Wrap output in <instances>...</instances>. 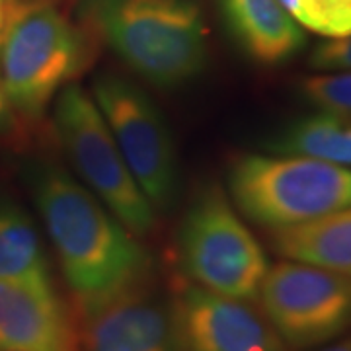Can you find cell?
Masks as SVG:
<instances>
[{"mask_svg": "<svg viewBox=\"0 0 351 351\" xmlns=\"http://www.w3.org/2000/svg\"><path fill=\"white\" fill-rule=\"evenodd\" d=\"M36 201L78 316L149 279L147 250L73 176L57 166L45 168L36 184Z\"/></svg>", "mask_w": 351, "mask_h": 351, "instance_id": "obj_1", "label": "cell"}, {"mask_svg": "<svg viewBox=\"0 0 351 351\" xmlns=\"http://www.w3.org/2000/svg\"><path fill=\"white\" fill-rule=\"evenodd\" d=\"M82 34L57 0L8 4L0 36V82L8 110L27 123L43 117L57 90L86 64Z\"/></svg>", "mask_w": 351, "mask_h": 351, "instance_id": "obj_2", "label": "cell"}, {"mask_svg": "<svg viewBox=\"0 0 351 351\" xmlns=\"http://www.w3.org/2000/svg\"><path fill=\"white\" fill-rule=\"evenodd\" d=\"M100 25L113 51L156 86L184 84L205 64V25L191 0H106Z\"/></svg>", "mask_w": 351, "mask_h": 351, "instance_id": "obj_3", "label": "cell"}, {"mask_svg": "<svg viewBox=\"0 0 351 351\" xmlns=\"http://www.w3.org/2000/svg\"><path fill=\"white\" fill-rule=\"evenodd\" d=\"M228 186L240 211L269 230L351 207V168L308 156L244 154Z\"/></svg>", "mask_w": 351, "mask_h": 351, "instance_id": "obj_4", "label": "cell"}, {"mask_svg": "<svg viewBox=\"0 0 351 351\" xmlns=\"http://www.w3.org/2000/svg\"><path fill=\"white\" fill-rule=\"evenodd\" d=\"M178 256L193 285L254 301L269 265L260 242L217 186L197 193L178 237Z\"/></svg>", "mask_w": 351, "mask_h": 351, "instance_id": "obj_5", "label": "cell"}, {"mask_svg": "<svg viewBox=\"0 0 351 351\" xmlns=\"http://www.w3.org/2000/svg\"><path fill=\"white\" fill-rule=\"evenodd\" d=\"M55 127L92 193L138 237L154 226V209L138 188L98 106L76 84L64 86L55 104Z\"/></svg>", "mask_w": 351, "mask_h": 351, "instance_id": "obj_6", "label": "cell"}, {"mask_svg": "<svg viewBox=\"0 0 351 351\" xmlns=\"http://www.w3.org/2000/svg\"><path fill=\"white\" fill-rule=\"evenodd\" d=\"M258 301L291 351L313 350L351 330V277L316 265L289 260L269 267Z\"/></svg>", "mask_w": 351, "mask_h": 351, "instance_id": "obj_7", "label": "cell"}, {"mask_svg": "<svg viewBox=\"0 0 351 351\" xmlns=\"http://www.w3.org/2000/svg\"><path fill=\"white\" fill-rule=\"evenodd\" d=\"M94 96L138 188L152 207L166 211L178 189V160L160 112L141 88L119 76L96 78Z\"/></svg>", "mask_w": 351, "mask_h": 351, "instance_id": "obj_8", "label": "cell"}, {"mask_svg": "<svg viewBox=\"0 0 351 351\" xmlns=\"http://www.w3.org/2000/svg\"><path fill=\"white\" fill-rule=\"evenodd\" d=\"M170 302L180 351H291L248 301L182 281Z\"/></svg>", "mask_w": 351, "mask_h": 351, "instance_id": "obj_9", "label": "cell"}, {"mask_svg": "<svg viewBox=\"0 0 351 351\" xmlns=\"http://www.w3.org/2000/svg\"><path fill=\"white\" fill-rule=\"evenodd\" d=\"M80 320L78 351H180L172 302L141 281Z\"/></svg>", "mask_w": 351, "mask_h": 351, "instance_id": "obj_10", "label": "cell"}, {"mask_svg": "<svg viewBox=\"0 0 351 351\" xmlns=\"http://www.w3.org/2000/svg\"><path fill=\"white\" fill-rule=\"evenodd\" d=\"M78 314L53 285L0 281V351H78Z\"/></svg>", "mask_w": 351, "mask_h": 351, "instance_id": "obj_11", "label": "cell"}, {"mask_svg": "<svg viewBox=\"0 0 351 351\" xmlns=\"http://www.w3.org/2000/svg\"><path fill=\"white\" fill-rule=\"evenodd\" d=\"M223 10L242 49L258 63H285L304 45L301 25L279 0H223Z\"/></svg>", "mask_w": 351, "mask_h": 351, "instance_id": "obj_12", "label": "cell"}, {"mask_svg": "<svg viewBox=\"0 0 351 351\" xmlns=\"http://www.w3.org/2000/svg\"><path fill=\"white\" fill-rule=\"evenodd\" d=\"M277 256L351 277V207L267 232Z\"/></svg>", "mask_w": 351, "mask_h": 351, "instance_id": "obj_13", "label": "cell"}, {"mask_svg": "<svg viewBox=\"0 0 351 351\" xmlns=\"http://www.w3.org/2000/svg\"><path fill=\"white\" fill-rule=\"evenodd\" d=\"M274 152L308 156L351 168V113L306 115L267 145Z\"/></svg>", "mask_w": 351, "mask_h": 351, "instance_id": "obj_14", "label": "cell"}, {"mask_svg": "<svg viewBox=\"0 0 351 351\" xmlns=\"http://www.w3.org/2000/svg\"><path fill=\"white\" fill-rule=\"evenodd\" d=\"M0 281L49 287V262L29 217L8 203H0Z\"/></svg>", "mask_w": 351, "mask_h": 351, "instance_id": "obj_15", "label": "cell"}, {"mask_svg": "<svg viewBox=\"0 0 351 351\" xmlns=\"http://www.w3.org/2000/svg\"><path fill=\"white\" fill-rule=\"evenodd\" d=\"M297 24L320 36L351 34V0H279Z\"/></svg>", "mask_w": 351, "mask_h": 351, "instance_id": "obj_16", "label": "cell"}, {"mask_svg": "<svg viewBox=\"0 0 351 351\" xmlns=\"http://www.w3.org/2000/svg\"><path fill=\"white\" fill-rule=\"evenodd\" d=\"M301 90L320 112L351 113V71L304 78Z\"/></svg>", "mask_w": 351, "mask_h": 351, "instance_id": "obj_17", "label": "cell"}, {"mask_svg": "<svg viewBox=\"0 0 351 351\" xmlns=\"http://www.w3.org/2000/svg\"><path fill=\"white\" fill-rule=\"evenodd\" d=\"M308 64L316 71L330 73L351 71V34L338 36L316 45L308 57Z\"/></svg>", "mask_w": 351, "mask_h": 351, "instance_id": "obj_18", "label": "cell"}, {"mask_svg": "<svg viewBox=\"0 0 351 351\" xmlns=\"http://www.w3.org/2000/svg\"><path fill=\"white\" fill-rule=\"evenodd\" d=\"M322 351H351V336H348V338L339 339V341H336L334 346H330V348H324Z\"/></svg>", "mask_w": 351, "mask_h": 351, "instance_id": "obj_19", "label": "cell"}, {"mask_svg": "<svg viewBox=\"0 0 351 351\" xmlns=\"http://www.w3.org/2000/svg\"><path fill=\"white\" fill-rule=\"evenodd\" d=\"M8 112L10 110H8V104H6V98H4V90H2V82H0V123L4 121Z\"/></svg>", "mask_w": 351, "mask_h": 351, "instance_id": "obj_20", "label": "cell"}, {"mask_svg": "<svg viewBox=\"0 0 351 351\" xmlns=\"http://www.w3.org/2000/svg\"><path fill=\"white\" fill-rule=\"evenodd\" d=\"M6 12H8V4H6V0H0V36H2V27H4Z\"/></svg>", "mask_w": 351, "mask_h": 351, "instance_id": "obj_21", "label": "cell"}]
</instances>
